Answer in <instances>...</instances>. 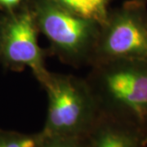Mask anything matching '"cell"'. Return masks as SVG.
<instances>
[{"label": "cell", "instance_id": "2", "mask_svg": "<svg viewBox=\"0 0 147 147\" xmlns=\"http://www.w3.org/2000/svg\"><path fill=\"white\" fill-rule=\"evenodd\" d=\"M40 84L47 96L42 133L53 137H85L100 110L88 80L49 71Z\"/></svg>", "mask_w": 147, "mask_h": 147}, {"label": "cell", "instance_id": "10", "mask_svg": "<svg viewBox=\"0 0 147 147\" xmlns=\"http://www.w3.org/2000/svg\"><path fill=\"white\" fill-rule=\"evenodd\" d=\"M21 1V0H0V6L7 9H11L18 5Z\"/></svg>", "mask_w": 147, "mask_h": 147}, {"label": "cell", "instance_id": "1", "mask_svg": "<svg viewBox=\"0 0 147 147\" xmlns=\"http://www.w3.org/2000/svg\"><path fill=\"white\" fill-rule=\"evenodd\" d=\"M88 80L106 114L147 134V61L114 60L93 64Z\"/></svg>", "mask_w": 147, "mask_h": 147}, {"label": "cell", "instance_id": "7", "mask_svg": "<svg viewBox=\"0 0 147 147\" xmlns=\"http://www.w3.org/2000/svg\"><path fill=\"white\" fill-rule=\"evenodd\" d=\"M77 16L94 21L102 26L108 16L109 0H53Z\"/></svg>", "mask_w": 147, "mask_h": 147}, {"label": "cell", "instance_id": "9", "mask_svg": "<svg viewBox=\"0 0 147 147\" xmlns=\"http://www.w3.org/2000/svg\"><path fill=\"white\" fill-rule=\"evenodd\" d=\"M42 147H85V139L84 137H53L45 136Z\"/></svg>", "mask_w": 147, "mask_h": 147}, {"label": "cell", "instance_id": "5", "mask_svg": "<svg viewBox=\"0 0 147 147\" xmlns=\"http://www.w3.org/2000/svg\"><path fill=\"white\" fill-rule=\"evenodd\" d=\"M38 28L32 10L25 9L3 23L0 55L6 63L16 68L30 69L41 83L48 74L43 51L38 44Z\"/></svg>", "mask_w": 147, "mask_h": 147}, {"label": "cell", "instance_id": "6", "mask_svg": "<svg viewBox=\"0 0 147 147\" xmlns=\"http://www.w3.org/2000/svg\"><path fill=\"white\" fill-rule=\"evenodd\" d=\"M84 139L85 147L147 146L146 132L101 110Z\"/></svg>", "mask_w": 147, "mask_h": 147}, {"label": "cell", "instance_id": "8", "mask_svg": "<svg viewBox=\"0 0 147 147\" xmlns=\"http://www.w3.org/2000/svg\"><path fill=\"white\" fill-rule=\"evenodd\" d=\"M44 139L42 131L22 133L0 130V147H42Z\"/></svg>", "mask_w": 147, "mask_h": 147}, {"label": "cell", "instance_id": "3", "mask_svg": "<svg viewBox=\"0 0 147 147\" xmlns=\"http://www.w3.org/2000/svg\"><path fill=\"white\" fill-rule=\"evenodd\" d=\"M32 11L39 32L62 61L73 65L92 63L100 24L74 14L53 0H38Z\"/></svg>", "mask_w": 147, "mask_h": 147}, {"label": "cell", "instance_id": "12", "mask_svg": "<svg viewBox=\"0 0 147 147\" xmlns=\"http://www.w3.org/2000/svg\"><path fill=\"white\" fill-rule=\"evenodd\" d=\"M136 1H138V2H141V3H145L146 2L147 0H136Z\"/></svg>", "mask_w": 147, "mask_h": 147}, {"label": "cell", "instance_id": "4", "mask_svg": "<svg viewBox=\"0 0 147 147\" xmlns=\"http://www.w3.org/2000/svg\"><path fill=\"white\" fill-rule=\"evenodd\" d=\"M114 60L147 61V11L133 0L108 14L100 26L92 64Z\"/></svg>", "mask_w": 147, "mask_h": 147}, {"label": "cell", "instance_id": "11", "mask_svg": "<svg viewBox=\"0 0 147 147\" xmlns=\"http://www.w3.org/2000/svg\"><path fill=\"white\" fill-rule=\"evenodd\" d=\"M3 23L0 21V53H1V46H2V38H3Z\"/></svg>", "mask_w": 147, "mask_h": 147}]
</instances>
